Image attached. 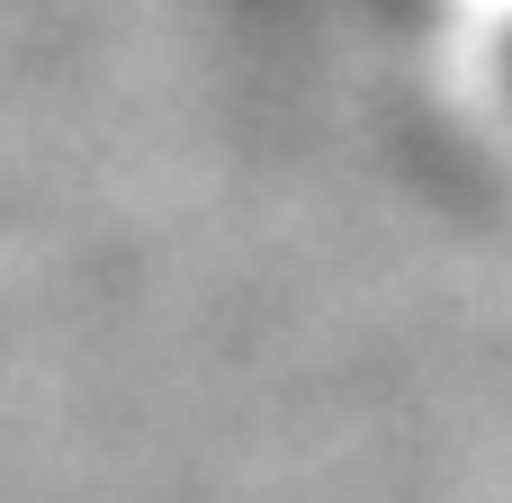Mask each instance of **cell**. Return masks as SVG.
Listing matches in <instances>:
<instances>
[{"instance_id": "1", "label": "cell", "mask_w": 512, "mask_h": 503, "mask_svg": "<svg viewBox=\"0 0 512 503\" xmlns=\"http://www.w3.org/2000/svg\"><path fill=\"white\" fill-rule=\"evenodd\" d=\"M504 90H512V45H504Z\"/></svg>"}]
</instances>
